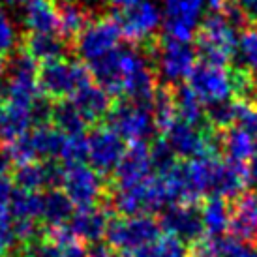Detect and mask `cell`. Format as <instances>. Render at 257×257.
Returning <instances> with one entry per match:
<instances>
[{"mask_svg": "<svg viewBox=\"0 0 257 257\" xmlns=\"http://www.w3.org/2000/svg\"><path fill=\"white\" fill-rule=\"evenodd\" d=\"M257 141V101L235 100V124Z\"/></svg>", "mask_w": 257, "mask_h": 257, "instance_id": "cell-31", "label": "cell"}, {"mask_svg": "<svg viewBox=\"0 0 257 257\" xmlns=\"http://www.w3.org/2000/svg\"><path fill=\"white\" fill-rule=\"evenodd\" d=\"M186 257H220L216 236H203L197 242L188 246V255Z\"/></svg>", "mask_w": 257, "mask_h": 257, "instance_id": "cell-33", "label": "cell"}, {"mask_svg": "<svg viewBox=\"0 0 257 257\" xmlns=\"http://www.w3.org/2000/svg\"><path fill=\"white\" fill-rule=\"evenodd\" d=\"M201 216L207 236L225 235L231 221V205L221 197H205L201 201Z\"/></svg>", "mask_w": 257, "mask_h": 257, "instance_id": "cell-24", "label": "cell"}, {"mask_svg": "<svg viewBox=\"0 0 257 257\" xmlns=\"http://www.w3.org/2000/svg\"><path fill=\"white\" fill-rule=\"evenodd\" d=\"M208 2V6L212 8L214 12H220V10H223V6L227 4L229 0H207Z\"/></svg>", "mask_w": 257, "mask_h": 257, "instance_id": "cell-37", "label": "cell"}, {"mask_svg": "<svg viewBox=\"0 0 257 257\" xmlns=\"http://www.w3.org/2000/svg\"><path fill=\"white\" fill-rule=\"evenodd\" d=\"M229 205H231V221H229L231 235L253 242L257 235V193L246 190Z\"/></svg>", "mask_w": 257, "mask_h": 257, "instance_id": "cell-17", "label": "cell"}, {"mask_svg": "<svg viewBox=\"0 0 257 257\" xmlns=\"http://www.w3.org/2000/svg\"><path fill=\"white\" fill-rule=\"evenodd\" d=\"M162 236L164 231L154 216H113L107 225L105 242L116 253H126L143 246L156 244Z\"/></svg>", "mask_w": 257, "mask_h": 257, "instance_id": "cell-5", "label": "cell"}, {"mask_svg": "<svg viewBox=\"0 0 257 257\" xmlns=\"http://www.w3.org/2000/svg\"><path fill=\"white\" fill-rule=\"evenodd\" d=\"M114 17L120 25L122 38H126L136 47L149 45L158 36V27L162 21L158 6L149 0H141L136 6L120 10Z\"/></svg>", "mask_w": 257, "mask_h": 257, "instance_id": "cell-11", "label": "cell"}, {"mask_svg": "<svg viewBox=\"0 0 257 257\" xmlns=\"http://www.w3.org/2000/svg\"><path fill=\"white\" fill-rule=\"evenodd\" d=\"M143 49L154 64L158 79H164L165 85H180L182 81H188L199 57L190 42H180L167 34H158Z\"/></svg>", "mask_w": 257, "mask_h": 257, "instance_id": "cell-3", "label": "cell"}, {"mask_svg": "<svg viewBox=\"0 0 257 257\" xmlns=\"http://www.w3.org/2000/svg\"><path fill=\"white\" fill-rule=\"evenodd\" d=\"M30 152L36 162H58L66 143V136L51 122L38 124L27 134Z\"/></svg>", "mask_w": 257, "mask_h": 257, "instance_id": "cell-16", "label": "cell"}, {"mask_svg": "<svg viewBox=\"0 0 257 257\" xmlns=\"http://www.w3.org/2000/svg\"><path fill=\"white\" fill-rule=\"evenodd\" d=\"M21 51L40 66L43 62L66 57L70 51V43L58 34H27Z\"/></svg>", "mask_w": 257, "mask_h": 257, "instance_id": "cell-21", "label": "cell"}, {"mask_svg": "<svg viewBox=\"0 0 257 257\" xmlns=\"http://www.w3.org/2000/svg\"><path fill=\"white\" fill-rule=\"evenodd\" d=\"M205 0H164V29L167 36L190 42L199 29Z\"/></svg>", "mask_w": 257, "mask_h": 257, "instance_id": "cell-13", "label": "cell"}, {"mask_svg": "<svg viewBox=\"0 0 257 257\" xmlns=\"http://www.w3.org/2000/svg\"><path fill=\"white\" fill-rule=\"evenodd\" d=\"M107 124L128 143H147L156 132L152 105L134 100L114 101L107 114Z\"/></svg>", "mask_w": 257, "mask_h": 257, "instance_id": "cell-8", "label": "cell"}, {"mask_svg": "<svg viewBox=\"0 0 257 257\" xmlns=\"http://www.w3.org/2000/svg\"><path fill=\"white\" fill-rule=\"evenodd\" d=\"M195 51L203 62L227 66L236 55V29L221 12L208 14L195 32Z\"/></svg>", "mask_w": 257, "mask_h": 257, "instance_id": "cell-4", "label": "cell"}, {"mask_svg": "<svg viewBox=\"0 0 257 257\" xmlns=\"http://www.w3.org/2000/svg\"><path fill=\"white\" fill-rule=\"evenodd\" d=\"M158 251H160V257H186L188 246L177 240L175 236L164 235L158 240Z\"/></svg>", "mask_w": 257, "mask_h": 257, "instance_id": "cell-34", "label": "cell"}, {"mask_svg": "<svg viewBox=\"0 0 257 257\" xmlns=\"http://www.w3.org/2000/svg\"><path fill=\"white\" fill-rule=\"evenodd\" d=\"M75 207L60 188H53L43 192L42 223L45 229H55L68 225L72 220Z\"/></svg>", "mask_w": 257, "mask_h": 257, "instance_id": "cell-22", "label": "cell"}, {"mask_svg": "<svg viewBox=\"0 0 257 257\" xmlns=\"http://www.w3.org/2000/svg\"><path fill=\"white\" fill-rule=\"evenodd\" d=\"M70 101L77 107L79 113L83 114V118L94 126L100 124L103 118H107L109 111L113 107L111 96L96 83H90L86 88L75 94Z\"/></svg>", "mask_w": 257, "mask_h": 257, "instance_id": "cell-20", "label": "cell"}, {"mask_svg": "<svg viewBox=\"0 0 257 257\" xmlns=\"http://www.w3.org/2000/svg\"><path fill=\"white\" fill-rule=\"evenodd\" d=\"M137 2H141V0H107V4L118 8V10H126L130 6H136Z\"/></svg>", "mask_w": 257, "mask_h": 257, "instance_id": "cell-36", "label": "cell"}, {"mask_svg": "<svg viewBox=\"0 0 257 257\" xmlns=\"http://www.w3.org/2000/svg\"><path fill=\"white\" fill-rule=\"evenodd\" d=\"M90 83H94L92 73L83 60L62 57L38 66L40 92L53 103L72 100Z\"/></svg>", "mask_w": 257, "mask_h": 257, "instance_id": "cell-2", "label": "cell"}, {"mask_svg": "<svg viewBox=\"0 0 257 257\" xmlns=\"http://www.w3.org/2000/svg\"><path fill=\"white\" fill-rule=\"evenodd\" d=\"M86 162H90L94 171L109 180L113 177L116 165L120 164L126 152V145L109 124H96L86 136Z\"/></svg>", "mask_w": 257, "mask_h": 257, "instance_id": "cell-10", "label": "cell"}, {"mask_svg": "<svg viewBox=\"0 0 257 257\" xmlns=\"http://www.w3.org/2000/svg\"><path fill=\"white\" fill-rule=\"evenodd\" d=\"M17 45V30L10 15L0 8V58H6Z\"/></svg>", "mask_w": 257, "mask_h": 257, "instance_id": "cell-32", "label": "cell"}, {"mask_svg": "<svg viewBox=\"0 0 257 257\" xmlns=\"http://www.w3.org/2000/svg\"><path fill=\"white\" fill-rule=\"evenodd\" d=\"M94 83L111 98L152 105L158 90V73L143 47H118L88 66Z\"/></svg>", "mask_w": 257, "mask_h": 257, "instance_id": "cell-1", "label": "cell"}, {"mask_svg": "<svg viewBox=\"0 0 257 257\" xmlns=\"http://www.w3.org/2000/svg\"><path fill=\"white\" fill-rule=\"evenodd\" d=\"M23 23L29 34H58L57 0H27Z\"/></svg>", "mask_w": 257, "mask_h": 257, "instance_id": "cell-18", "label": "cell"}, {"mask_svg": "<svg viewBox=\"0 0 257 257\" xmlns=\"http://www.w3.org/2000/svg\"><path fill=\"white\" fill-rule=\"evenodd\" d=\"M8 70V64H6V58H0V77L6 73Z\"/></svg>", "mask_w": 257, "mask_h": 257, "instance_id": "cell-38", "label": "cell"}, {"mask_svg": "<svg viewBox=\"0 0 257 257\" xmlns=\"http://www.w3.org/2000/svg\"><path fill=\"white\" fill-rule=\"evenodd\" d=\"M220 152L223 154V160L233 164L250 165L255 158L257 141L244 130L231 126V128L220 132Z\"/></svg>", "mask_w": 257, "mask_h": 257, "instance_id": "cell-19", "label": "cell"}, {"mask_svg": "<svg viewBox=\"0 0 257 257\" xmlns=\"http://www.w3.org/2000/svg\"><path fill=\"white\" fill-rule=\"evenodd\" d=\"M111 207L105 203L94 205V207L75 208L72 220L68 223V229L72 231V235L81 240L83 244H96L101 242L107 233V225L111 221Z\"/></svg>", "mask_w": 257, "mask_h": 257, "instance_id": "cell-15", "label": "cell"}, {"mask_svg": "<svg viewBox=\"0 0 257 257\" xmlns=\"http://www.w3.org/2000/svg\"><path fill=\"white\" fill-rule=\"evenodd\" d=\"M4 107H6V100H4V94H0V116L4 113Z\"/></svg>", "mask_w": 257, "mask_h": 257, "instance_id": "cell-39", "label": "cell"}, {"mask_svg": "<svg viewBox=\"0 0 257 257\" xmlns=\"http://www.w3.org/2000/svg\"><path fill=\"white\" fill-rule=\"evenodd\" d=\"M255 100H257V79H255Z\"/></svg>", "mask_w": 257, "mask_h": 257, "instance_id": "cell-41", "label": "cell"}, {"mask_svg": "<svg viewBox=\"0 0 257 257\" xmlns=\"http://www.w3.org/2000/svg\"><path fill=\"white\" fill-rule=\"evenodd\" d=\"M60 190L70 197L75 208L94 207L107 201L109 180L94 171L90 165H62Z\"/></svg>", "mask_w": 257, "mask_h": 257, "instance_id": "cell-6", "label": "cell"}, {"mask_svg": "<svg viewBox=\"0 0 257 257\" xmlns=\"http://www.w3.org/2000/svg\"><path fill=\"white\" fill-rule=\"evenodd\" d=\"M236 55L240 60V68L251 73L253 77L257 75V25H250L242 29L238 43H236Z\"/></svg>", "mask_w": 257, "mask_h": 257, "instance_id": "cell-27", "label": "cell"}, {"mask_svg": "<svg viewBox=\"0 0 257 257\" xmlns=\"http://www.w3.org/2000/svg\"><path fill=\"white\" fill-rule=\"evenodd\" d=\"M152 175H154V171H152L150 147L147 143H130L120 164L114 169L113 177L109 179V186L126 188V186L139 184Z\"/></svg>", "mask_w": 257, "mask_h": 257, "instance_id": "cell-14", "label": "cell"}, {"mask_svg": "<svg viewBox=\"0 0 257 257\" xmlns=\"http://www.w3.org/2000/svg\"><path fill=\"white\" fill-rule=\"evenodd\" d=\"M57 8L58 23H60L58 25V36L72 45L81 36L86 23L90 21L88 14H86L85 8L79 4V0H57Z\"/></svg>", "mask_w": 257, "mask_h": 257, "instance_id": "cell-23", "label": "cell"}, {"mask_svg": "<svg viewBox=\"0 0 257 257\" xmlns=\"http://www.w3.org/2000/svg\"><path fill=\"white\" fill-rule=\"evenodd\" d=\"M120 38L122 32L116 17L103 14L100 17H92L86 23L81 36L73 43V47L77 51L79 58L86 66H90L103 57H107L114 49H118Z\"/></svg>", "mask_w": 257, "mask_h": 257, "instance_id": "cell-7", "label": "cell"}, {"mask_svg": "<svg viewBox=\"0 0 257 257\" xmlns=\"http://www.w3.org/2000/svg\"><path fill=\"white\" fill-rule=\"evenodd\" d=\"M43 192H27L15 188L10 199V210L15 221H42Z\"/></svg>", "mask_w": 257, "mask_h": 257, "instance_id": "cell-26", "label": "cell"}, {"mask_svg": "<svg viewBox=\"0 0 257 257\" xmlns=\"http://www.w3.org/2000/svg\"><path fill=\"white\" fill-rule=\"evenodd\" d=\"M150 158H152V171L160 177L171 173L179 165V162H177L179 158L164 137H158V139H154V143L150 145Z\"/></svg>", "mask_w": 257, "mask_h": 257, "instance_id": "cell-28", "label": "cell"}, {"mask_svg": "<svg viewBox=\"0 0 257 257\" xmlns=\"http://www.w3.org/2000/svg\"><path fill=\"white\" fill-rule=\"evenodd\" d=\"M236 6L242 10L246 19L257 25V0H233Z\"/></svg>", "mask_w": 257, "mask_h": 257, "instance_id": "cell-35", "label": "cell"}, {"mask_svg": "<svg viewBox=\"0 0 257 257\" xmlns=\"http://www.w3.org/2000/svg\"><path fill=\"white\" fill-rule=\"evenodd\" d=\"M17 248L14 229V216L10 205L0 203V257H12Z\"/></svg>", "mask_w": 257, "mask_h": 257, "instance_id": "cell-29", "label": "cell"}, {"mask_svg": "<svg viewBox=\"0 0 257 257\" xmlns=\"http://www.w3.org/2000/svg\"><path fill=\"white\" fill-rule=\"evenodd\" d=\"M253 244H255V246H257V235H255V238H253Z\"/></svg>", "mask_w": 257, "mask_h": 257, "instance_id": "cell-42", "label": "cell"}, {"mask_svg": "<svg viewBox=\"0 0 257 257\" xmlns=\"http://www.w3.org/2000/svg\"><path fill=\"white\" fill-rule=\"evenodd\" d=\"M19 0H0V4H8V6H12V4H17Z\"/></svg>", "mask_w": 257, "mask_h": 257, "instance_id": "cell-40", "label": "cell"}, {"mask_svg": "<svg viewBox=\"0 0 257 257\" xmlns=\"http://www.w3.org/2000/svg\"><path fill=\"white\" fill-rule=\"evenodd\" d=\"M220 257H257V246L251 240H242L233 235L216 236Z\"/></svg>", "mask_w": 257, "mask_h": 257, "instance_id": "cell-30", "label": "cell"}, {"mask_svg": "<svg viewBox=\"0 0 257 257\" xmlns=\"http://www.w3.org/2000/svg\"><path fill=\"white\" fill-rule=\"evenodd\" d=\"M164 235L175 236L182 244L197 242L205 236L201 203H175L162 210L158 218Z\"/></svg>", "mask_w": 257, "mask_h": 257, "instance_id": "cell-12", "label": "cell"}, {"mask_svg": "<svg viewBox=\"0 0 257 257\" xmlns=\"http://www.w3.org/2000/svg\"><path fill=\"white\" fill-rule=\"evenodd\" d=\"M51 124L57 126L64 136H85L88 122L70 100L51 105Z\"/></svg>", "mask_w": 257, "mask_h": 257, "instance_id": "cell-25", "label": "cell"}, {"mask_svg": "<svg viewBox=\"0 0 257 257\" xmlns=\"http://www.w3.org/2000/svg\"><path fill=\"white\" fill-rule=\"evenodd\" d=\"M188 88L192 90L205 107L235 100L231 68L210 62H197L188 77Z\"/></svg>", "mask_w": 257, "mask_h": 257, "instance_id": "cell-9", "label": "cell"}]
</instances>
